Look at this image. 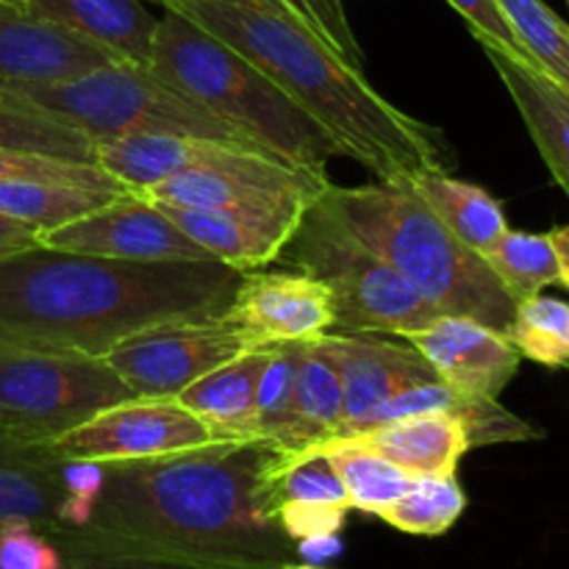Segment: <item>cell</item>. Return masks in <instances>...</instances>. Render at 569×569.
Here are the masks:
<instances>
[{
    "mask_svg": "<svg viewBox=\"0 0 569 569\" xmlns=\"http://www.w3.org/2000/svg\"><path fill=\"white\" fill-rule=\"evenodd\" d=\"M261 442H211L161 459L109 461L92 520L56 542L111 565L276 569L295 548L261 498Z\"/></svg>",
    "mask_w": 569,
    "mask_h": 569,
    "instance_id": "6da1fadb",
    "label": "cell"
},
{
    "mask_svg": "<svg viewBox=\"0 0 569 569\" xmlns=\"http://www.w3.org/2000/svg\"><path fill=\"white\" fill-rule=\"evenodd\" d=\"M242 278L220 261H120L37 242L0 259V342L103 359L148 328L217 320Z\"/></svg>",
    "mask_w": 569,
    "mask_h": 569,
    "instance_id": "7a4b0ae2",
    "label": "cell"
},
{
    "mask_svg": "<svg viewBox=\"0 0 569 569\" xmlns=\"http://www.w3.org/2000/svg\"><path fill=\"white\" fill-rule=\"evenodd\" d=\"M220 42L259 67L300 111L378 181L445 170L448 148L372 89L365 72L342 59L315 31L264 0H178L170 3Z\"/></svg>",
    "mask_w": 569,
    "mask_h": 569,
    "instance_id": "3957f363",
    "label": "cell"
},
{
    "mask_svg": "<svg viewBox=\"0 0 569 569\" xmlns=\"http://www.w3.org/2000/svg\"><path fill=\"white\" fill-rule=\"evenodd\" d=\"M328 198L350 228L392 264L431 309L470 317L506 333L517 300L481 253L467 248L415 189L411 178L365 187H328Z\"/></svg>",
    "mask_w": 569,
    "mask_h": 569,
    "instance_id": "277c9868",
    "label": "cell"
},
{
    "mask_svg": "<svg viewBox=\"0 0 569 569\" xmlns=\"http://www.w3.org/2000/svg\"><path fill=\"white\" fill-rule=\"evenodd\" d=\"M148 70L237 131L248 133L276 159L328 178L337 156L331 139L242 53L164 6Z\"/></svg>",
    "mask_w": 569,
    "mask_h": 569,
    "instance_id": "5b68a950",
    "label": "cell"
},
{
    "mask_svg": "<svg viewBox=\"0 0 569 569\" xmlns=\"http://www.w3.org/2000/svg\"><path fill=\"white\" fill-rule=\"evenodd\" d=\"M0 92L33 106L53 120L67 122L92 144L139 133H170L267 153L248 133L222 122L148 67L109 64L72 81L48 87H9Z\"/></svg>",
    "mask_w": 569,
    "mask_h": 569,
    "instance_id": "8992f818",
    "label": "cell"
},
{
    "mask_svg": "<svg viewBox=\"0 0 569 569\" xmlns=\"http://www.w3.org/2000/svg\"><path fill=\"white\" fill-rule=\"evenodd\" d=\"M278 261L326 283L337 311L333 328L345 333L406 337L439 317V311L345 222L328 198V189L306 206Z\"/></svg>",
    "mask_w": 569,
    "mask_h": 569,
    "instance_id": "52a82bcc",
    "label": "cell"
},
{
    "mask_svg": "<svg viewBox=\"0 0 569 569\" xmlns=\"http://www.w3.org/2000/svg\"><path fill=\"white\" fill-rule=\"evenodd\" d=\"M131 398L106 359L0 342V437L48 445Z\"/></svg>",
    "mask_w": 569,
    "mask_h": 569,
    "instance_id": "ba28073f",
    "label": "cell"
},
{
    "mask_svg": "<svg viewBox=\"0 0 569 569\" xmlns=\"http://www.w3.org/2000/svg\"><path fill=\"white\" fill-rule=\"evenodd\" d=\"M248 350H259L248 333L226 317H217L148 328L117 345L103 359L128 383L133 398H178L198 378Z\"/></svg>",
    "mask_w": 569,
    "mask_h": 569,
    "instance_id": "9c48e42d",
    "label": "cell"
},
{
    "mask_svg": "<svg viewBox=\"0 0 569 569\" xmlns=\"http://www.w3.org/2000/svg\"><path fill=\"white\" fill-rule=\"evenodd\" d=\"M326 176L287 164L267 153L233 150L226 159L178 172L156 187L144 189L150 203L187 206V209H278V206L311 203L328 189Z\"/></svg>",
    "mask_w": 569,
    "mask_h": 569,
    "instance_id": "30bf717a",
    "label": "cell"
},
{
    "mask_svg": "<svg viewBox=\"0 0 569 569\" xmlns=\"http://www.w3.org/2000/svg\"><path fill=\"white\" fill-rule=\"evenodd\" d=\"M209 428L176 398H131L100 411L83 426L53 439L50 450L61 459L142 461L187 453L211 445Z\"/></svg>",
    "mask_w": 569,
    "mask_h": 569,
    "instance_id": "8fae6325",
    "label": "cell"
},
{
    "mask_svg": "<svg viewBox=\"0 0 569 569\" xmlns=\"http://www.w3.org/2000/svg\"><path fill=\"white\" fill-rule=\"evenodd\" d=\"M39 244L120 261H217L159 206L137 192L120 194L87 217L39 233Z\"/></svg>",
    "mask_w": 569,
    "mask_h": 569,
    "instance_id": "7c38bea8",
    "label": "cell"
},
{
    "mask_svg": "<svg viewBox=\"0 0 569 569\" xmlns=\"http://www.w3.org/2000/svg\"><path fill=\"white\" fill-rule=\"evenodd\" d=\"M315 342L333 361L342 381L345 420L337 437L359 431L367 417L395 395L420 383L439 381L426 356L406 339L398 342L370 331H328Z\"/></svg>",
    "mask_w": 569,
    "mask_h": 569,
    "instance_id": "4fadbf2b",
    "label": "cell"
},
{
    "mask_svg": "<svg viewBox=\"0 0 569 569\" xmlns=\"http://www.w3.org/2000/svg\"><path fill=\"white\" fill-rule=\"evenodd\" d=\"M226 320L242 328L256 348L315 342L333 331L337 311L326 283L298 270L244 272Z\"/></svg>",
    "mask_w": 569,
    "mask_h": 569,
    "instance_id": "5bb4252c",
    "label": "cell"
},
{
    "mask_svg": "<svg viewBox=\"0 0 569 569\" xmlns=\"http://www.w3.org/2000/svg\"><path fill=\"white\" fill-rule=\"evenodd\" d=\"M109 64L122 61L37 17L22 0H0V89L48 87Z\"/></svg>",
    "mask_w": 569,
    "mask_h": 569,
    "instance_id": "9a60e30c",
    "label": "cell"
},
{
    "mask_svg": "<svg viewBox=\"0 0 569 569\" xmlns=\"http://www.w3.org/2000/svg\"><path fill=\"white\" fill-rule=\"evenodd\" d=\"M400 339L426 356L439 381L467 395L500 398L520 370L522 356L506 333L470 317L439 315L426 328H417Z\"/></svg>",
    "mask_w": 569,
    "mask_h": 569,
    "instance_id": "2e32d148",
    "label": "cell"
},
{
    "mask_svg": "<svg viewBox=\"0 0 569 569\" xmlns=\"http://www.w3.org/2000/svg\"><path fill=\"white\" fill-rule=\"evenodd\" d=\"M189 239L209 250L220 264L239 272H253L278 261L292 239L306 206L278 209H187V206L156 203Z\"/></svg>",
    "mask_w": 569,
    "mask_h": 569,
    "instance_id": "e0dca14e",
    "label": "cell"
},
{
    "mask_svg": "<svg viewBox=\"0 0 569 569\" xmlns=\"http://www.w3.org/2000/svg\"><path fill=\"white\" fill-rule=\"evenodd\" d=\"M500 81L509 89L539 156L556 183L569 194V89L531 61L515 59L492 44H481Z\"/></svg>",
    "mask_w": 569,
    "mask_h": 569,
    "instance_id": "ac0fdd59",
    "label": "cell"
},
{
    "mask_svg": "<svg viewBox=\"0 0 569 569\" xmlns=\"http://www.w3.org/2000/svg\"><path fill=\"white\" fill-rule=\"evenodd\" d=\"M267 359H270V348L248 350L211 370L209 376L198 378L176 400L209 428L214 442H261L256 392H259V378Z\"/></svg>",
    "mask_w": 569,
    "mask_h": 569,
    "instance_id": "d6986e66",
    "label": "cell"
},
{
    "mask_svg": "<svg viewBox=\"0 0 569 569\" xmlns=\"http://www.w3.org/2000/svg\"><path fill=\"white\" fill-rule=\"evenodd\" d=\"M337 439L376 450L411 476H456L459 461L472 450L467 426L448 411L409 415Z\"/></svg>",
    "mask_w": 569,
    "mask_h": 569,
    "instance_id": "ffe728a7",
    "label": "cell"
},
{
    "mask_svg": "<svg viewBox=\"0 0 569 569\" xmlns=\"http://www.w3.org/2000/svg\"><path fill=\"white\" fill-rule=\"evenodd\" d=\"M28 11L109 50L122 64L148 67L159 17L144 0H22Z\"/></svg>",
    "mask_w": 569,
    "mask_h": 569,
    "instance_id": "44dd1931",
    "label": "cell"
},
{
    "mask_svg": "<svg viewBox=\"0 0 569 569\" xmlns=\"http://www.w3.org/2000/svg\"><path fill=\"white\" fill-rule=\"evenodd\" d=\"M61 465L64 459L50 445L0 437V528L26 520L48 537L59 533L64 503Z\"/></svg>",
    "mask_w": 569,
    "mask_h": 569,
    "instance_id": "7402d4cb",
    "label": "cell"
},
{
    "mask_svg": "<svg viewBox=\"0 0 569 569\" xmlns=\"http://www.w3.org/2000/svg\"><path fill=\"white\" fill-rule=\"evenodd\" d=\"M231 144L209 139L170 137V133H139L94 144V161L114 176L128 192H144L178 172L206 167L233 153Z\"/></svg>",
    "mask_w": 569,
    "mask_h": 569,
    "instance_id": "603a6c76",
    "label": "cell"
},
{
    "mask_svg": "<svg viewBox=\"0 0 569 569\" xmlns=\"http://www.w3.org/2000/svg\"><path fill=\"white\" fill-rule=\"evenodd\" d=\"M345 400L342 381L317 342H300L298 370H295V417L292 442L283 453L320 450L342 428Z\"/></svg>",
    "mask_w": 569,
    "mask_h": 569,
    "instance_id": "cb8c5ba5",
    "label": "cell"
},
{
    "mask_svg": "<svg viewBox=\"0 0 569 569\" xmlns=\"http://www.w3.org/2000/svg\"><path fill=\"white\" fill-rule=\"evenodd\" d=\"M417 192L437 211L439 220L476 253H487L506 231V211L483 187L448 176V170H428L411 178Z\"/></svg>",
    "mask_w": 569,
    "mask_h": 569,
    "instance_id": "d4e9b609",
    "label": "cell"
},
{
    "mask_svg": "<svg viewBox=\"0 0 569 569\" xmlns=\"http://www.w3.org/2000/svg\"><path fill=\"white\" fill-rule=\"evenodd\" d=\"M320 450L339 472L350 509L365 511V515L378 517L387 506L403 498L417 481V476L406 472L403 467L383 459L376 450L350 442V439H328Z\"/></svg>",
    "mask_w": 569,
    "mask_h": 569,
    "instance_id": "484cf974",
    "label": "cell"
},
{
    "mask_svg": "<svg viewBox=\"0 0 569 569\" xmlns=\"http://www.w3.org/2000/svg\"><path fill=\"white\" fill-rule=\"evenodd\" d=\"M114 194L56 181H0V214L44 233L87 217Z\"/></svg>",
    "mask_w": 569,
    "mask_h": 569,
    "instance_id": "4316f807",
    "label": "cell"
},
{
    "mask_svg": "<svg viewBox=\"0 0 569 569\" xmlns=\"http://www.w3.org/2000/svg\"><path fill=\"white\" fill-rule=\"evenodd\" d=\"M0 148L50 156V159L81 161V164H98L94 144L81 131L42 114L33 106L22 103L6 92H0Z\"/></svg>",
    "mask_w": 569,
    "mask_h": 569,
    "instance_id": "83f0119b",
    "label": "cell"
},
{
    "mask_svg": "<svg viewBox=\"0 0 569 569\" xmlns=\"http://www.w3.org/2000/svg\"><path fill=\"white\" fill-rule=\"evenodd\" d=\"M487 264L506 287V292L520 300L542 295V289L561 283L559 256H556L550 233L506 231L492 248L483 253Z\"/></svg>",
    "mask_w": 569,
    "mask_h": 569,
    "instance_id": "f1b7e54d",
    "label": "cell"
},
{
    "mask_svg": "<svg viewBox=\"0 0 569 569\" xmlns=\"http://www.w3.org/2000/svg\"><path fill=\"white\" fill-rule=\"evenodd\" d=\"M467 511V492L456 476H417L415 487L381 511V520L411 537H442Z\"/></svg>",
    "mask_w": 569,
    "mask_h": 569,
    "instance_id": "f546056e",
    "label": "cell"
},
{
    "mask_svg": "<svg viewBox=\"0 0 569 569\" xmlns=\"http://www.w3.org/2000/svg\"><path fill=\"white\" fill-rule=\"evenodd\" d=\"M506 339L522 359L567 370L569 367V303L548 295L520 300Z\"/></svg>",
    "mask_w": 569,
    "mask_h": 569,
    "instance_id": "4dcf8cb0",
    "label": "cell"
},
{
    "mask_svg": "<svg viewBox=\"0 0 569 569\" xmlns=\"http://www.w3.org/2000/svg\"><path fill=\"white\" fill-rule=\"evenodd\" d=\"M533 64L569 89V26L542 0H498Z\"/></svg>",
    "mask_w": 569,
    "mask_h": 569,
    "instance_id": "1f68e13d",
    "label": "cell"
},
{
    "mask_svg": "<svg viewBox=\"0 0 569 569\" xmlns=\"http://www.w3.org/2000/svg\"><path fill=\"white\" fill-rule=\"evenodd\" d=\"M298 348L300 342H287L270 348V359H267L264 372L259 378L256 411H259L261 445H267L272 450H289V442H292Z\"/></svg>",
    "mask_w": 569,
    "mask_h": 569,
    "instance_id": "d6a6232c",
    "label": "cell"
},
{
    "mask_svg": "<svg viewBox=\"0 0 569 569\" xmlns=\"http://www.w3.org/2000/svg\"><path fill=\"white\" fill-rule=\"evenodd\" d=\"M0 181H56L72 183V187L94 189L103 194H126L128 189L114 176L98 164H81V161L50 159L39 153H22V150L0 148Z\"/></svg>",
    "mask_w": 569,
    "mask_h": 569,
    "instance_id": "836d02e7",
    "label": "cell"
},
{
    "mask_svg": "<svg viewBox=\"0 0 569 569\" xmlns=\"http://www.w3.org/2000/svg\"><path fill=\"white\" fill-rule=\"evenodd\" d=\"M61 481H64V503H61L59 511V533L81 528L92 520V511L98 506V498L106 483V465L103 461L64 459V465H61Z\"/></svg>",
    "mask_w": 569,
    "mask_h": 569,
    "instance_id": "e575fe53",
    "label": "cell"
},
{
    "mask_svg": "<svg viewBox=\"0 0 569 569\" xmlns=\"http://www.w3.org/2000/svg\"><path fill=\"white\" fill-rule=\"evenodd\" d=\"M0 569H64L61 548L26 520L0 528Z\"/></svg>",
    "mask_w": 569,
    "mask_h": 569,
    "instance_id": "d590c367",
    "label": "cell"
},
{
    "mask_svg": "<svg viewBox=\"0 0 569 569\" xmlns=\"http://www.w3.org/2000/svg\"><path fill=\"white\" fill-rule=\"evenodd\" d=\"M448 3L453 6L461 17H465L467 26H470V31H472V37H476L478 42L492 44V48L515 56V59L531 61L533 64V59L528 56V50L522 48V42L517 39V33L511 31L506 14L500 11L498 0H448Z\"/></svg>",
    "mask_w": 569,
    "mask_h": 569,
    "instance_id": "8d00e7d4",
    "label": "cell"
},
{
    "mask_svg": "<svg viewBox=\"0 0 569 569\" xmlns=\"http://www.w3.org/2000/svg\"><path fill=\"white\" fill-rule=\"evenodd\" d=\"M345 506H326V503H289L281 506L276 515L281 531L292 539L295 545L303 539L317 537H339L348 520Z\"/></svg>",
    "mask_w": 569,
    "mask_h": 569,
    "instance_id": "74e56055",
    "label": "cell"
},
{
    "mask_svg": "<svg viewBox=\"0 0 569 569\" xmlns=\"http://www.w3.org/2000/svg\"><path fill=\"white\" fill-rule=\"evenodd\" d=\"M309 3L315 6L317 20H320L322 26V39H326L348 64H353L356 70L365 72V53H361L359 39H356L348 17H345L342 0H309Z\"/></svg>",
    "mask_w": 569,
    "mask_h": 569,
    "instance_id": "f35d334b",
    "label": "cell"
},
{
    "mask_svg": "<svg viewBox=\"0 0 569 569\" xmlns=\"http://www.w3.org/2000/svg\"><path fill=\"white\" fill-rule=\"evenodd\" d=\"M37 242H39V231L11 220V217L0 214V259L9 253H17V250L31 248V244Z\"/></svg>",
    "mask_w": 569,
    "mask_h": 569,
    "instance_id": "ab89813d",
    "label": "cell"
},
{
    "mask_svg": "<svg viewBox=\"0 0 569 569\" xmlns=\"http://www.w3.org/2000/svg\"><path fill=\"white\" fill-rule=\"evenodd\" d=\"M264 3L276 6V9H281V11H287V14L295 17L300 26H306L309 31H315L317 37L322 39V26H320V20H317V11H315V6L309 3V0H264ZM322 42H326V39H322Z\"/></svg>",
    "mask_w": 569,
    "mask_h": 569,
    "instance_id": "60d3db41",
    "label": "cell"
},
{
    "mask_svg": "<svg viewBox=\"0 0 569 569\" xmlns=\"http://www.w3.org/2000/svg\"><path fill=\"white\" fill-rule=\"evenodd\" d=\"M298 550L300 556H303L306 561H328L333 559V556H339V550H342V545H339V537H317V539H303V542H298Z\"/></svg>",
    "mask_w": 569,
    "mask_h": 569,
    "instance_id": "b9f144b4",
    "label": "cell"
},
{
    "mask_svg": "<svg viewBox=\"0 0 569 569\" xmlns=\"http://www.w3.org/2000/svg\"><path fill=\"white\" fill-rule=\"evenodd\" d=\"M550 242H553L556 256H559L561 283L569 287V226H561L556 228V231H550Z\"/></svg>",
    "mask_w": 569,
    "mask_h": 569,
    "instance_id": "7bdbcfd3",
    "label": "cell"
},
{
    "mask_svg": "<svg viewBox=\"0 0 569 569\" xmlns=\"http://www.w3.org/2000/svg\"><path fill=\"white\" fill-rule=\"evenodd\" d=\"M276 569H328V567L311 565V561H283V565H278Z\"/></svg>",
    "mask_w": 569,
    "mask_h": 569,
    "instance_id": "ee69618b",
    "label": "cell"
},
{
    "mask_svg": "<svg viewBox=\"0 0 569 569\" xmlns=\"http://www.w3.org/2000/svg\"><path fill=\"white\" fill-rule=\"evenodd\" d=\"M153 3H161V6H170V3H178V0H153Z\"/></svg>",
    "mask_w": 569,
    "mask_h": 569,
    "instance_id": "f6af8a7d",
    "label": "cell"
}]
</instances>
